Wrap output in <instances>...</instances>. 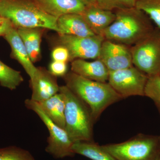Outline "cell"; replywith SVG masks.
Wrapping results in <instances>:
<instances>
[{
  "mask_svg": "<svg viewBox=\"0 0 160 160\" xmlns=\"http://www.w3.org/2000/svg\"><path fill=\"white\" fill-rule=\"evenodd\" d=\"M0 17H1V15H0Z\"/></svg>",
  "mask_w": 160,
  "mask_h": 160,
  "instance_id": "cell-32",
  "label": "cell"
},
{
  "mask_svg": "<svg viewBox=\"0 0 160 160\" xmlns=\"http://www.w3.org/2000/svg\"><path fill=\"white\" fill-rule=\"evenodd\" d=\"M105 40L104 36L98 35L87 37L59 35L58 38L60 45L69 51V61L71 62L78 59H97Z\"/></svg>",
  "mask_w": 160,
  "mask_h": 160,
  "instance_id": "cell-9",
  "label": "cell"
},
{
  "mask_svg": "<svg viewBox=\"0 0 160 160\" xmlns=\"http://www.w3.org/2000/svg\"><path fill=\"white\" fill-rule=\"evenodd\" d=\"M65 97V130L73 143L93 142L95 122L88 106L66 86H60Z\"/></svg>",
  "mask_w": 160,
  "mask_h": 160,
  "instance_id": "cell-4",
  "label": "cell"
},
{
  "mask_svg": "<svg viewBox=\"0 0 160 160\" xmlns=\"http://www.w3.org/2000/svg\"><path fill=\"white\" fill-rule=\"evenodd\" d=\"M117 160H157L159 136L139 134L126 142L102 146Z\"/></svg>",
  "mask_w": 160,
  "mask_h": 160,
  "instance_id": "cell-5",
  "label": "cell"
},
{
  "mask_svg": "<svg viewBox=\"0 0 160 160\" xmlns=\"http://www.w3.org/2000/svg\"><path fill=\"white\" fill-rule=\"evenodd\" d=\"M149 76L133 66L109 72L108 83L122 99L131 96H145Z\"/></svg>",
  "mask_w": 160,
  "mask_h": 160,
  "instance_id": "cell-8",
  "label": "cell"
},
{
  "mask_svg": "<svg viewBox=\"0 0 160 160\" xmlns=\"http://www.w3.org/2000/svg\"><path fill=\"white\" fill-rule=\"evenodd\" d=\"M52 58L53 61L67 62L69 61V51L66 47L60 45L55 48L52 50Z\"/></svg>",
  "mask_w": 160,
  "mask_h": 160,
  "instance_id": "cell-26",
  "label": "cell"
},
{
  "mask_svg": "<svg viewBox=\"0 0 160 160\" xmlns=\"http://www.w3.org/2000/svg\"><path fill=\"white\" fill-rule=\"evenodd\" d=\"M86 6L96 5V0H82Z\"/></svg>",
  "mask_w": 160,
  "mask_h": 160,
  "instance_id": "cell-28",
  "label": "cell"
},
{
  "mask_svg": "<svg viewBox=\"0 0 160 160\" xmlns=\"http://www.w3.org/2000/svg\"><path fill=\"white\" fill-rule=\"evenodd\" d=\"M59 35L87 37L95 35L80 14L64 15L58 18Z\"/></svg>",
  "mask_w": 160,
  "mask_h": 160,
  "instance_id": "cell-16",
  "label": "cell"
},
{
  "mask_svg": "<svg viewBox=\"0 0 160 160\" xmlns=\"http://www.w3.org/2000/svg\"><path fill=\"white\" fill-rule=\"evenodd\" d=\"M67 64L65 62L53 61L49 65V71L56 77H64L67 73Z\"/></svg>",
  "mask_w": 160,
  "mask_h": 160,
  "instance_id": "cell-25",
  "label": "cell"
},
{
  "mask_svg": "<svg viewBox=\"0 0 160 160\" xmlns=\"http://www.w3.org/2000/svg\"><path fill=\"white\" fill-rule=\"evenodd\" d=\"M132 64L149 77L160 73V32L154 30L131 48Z\"/></svg>",
  "mask_w": 160,
  "mask_h": 160,
  "instance_id": "cell-6",
  "label": "cell"
},
{
  "mask_svg": "<svg viewBox=\"0 0 160 160\" xmlns=\"http://www.w3.org/2000/svg\"><path fill=\"white\" fill-rule=\"evenodd\" d=\"M41 28H18L17 31L32 62H36L41 57Z\"/></svg>",
  "mask_w": 160,
  "mask_h": 160,
  "instance_id": "cell-18",
  "label": "cell"
},
{
  "mask_svg": "<svg viewBox=\"0 0 160 160\" xmlns=\"http://www.w3.org/2000/svg\"><path fill=\"white\" fill-rule=\"evenodd\" d=\"M135 7L147 14L160 30V0H136Z\"/></svg>",
  "mask_w": 160,
  "mask_h": 160,
  "instance_id": "cell-21",
  "label": "cell"
},
{
  "mask_svg": "<svg viewBox=\"0 0 160 160\" xmlns=\"http://www.w3.org/2000/svg\"><path fill=\"white\" fill-rule=\"evenodd\" d=\"M13 26L8 19L0 17V36H4L7 31Z\"/></svg>",
  "mask_w": 160,
  "mask_h": 160,
  "instance_id": "cell-27",
  "label": "cell"
},
{
  "mask_svg": "<svg viewBox=\"0 0 160 160\" xmlns=\"http://www.w3.org/2000/svg\"><path fill=\"white\" fill-rule=\"evenodd\" d=\"M136 0H96L97 6L106 10L112 11L135 7Z\"/></svg>",
  "mask_w": 160,
  "mask_h": 160,
  "instance_id": "cell-23",
  "label": "cell"
},
{
  "mask_svg": "<svg viewBox=\"0 0 160 160\" xmlns=\"http://www.w3.org/2000/svg\"><path fill=\"white\" fill-rule=\"evenodd\" d=\"M0 15L16 29H48L58 33L57 18L43 11L32 0H0Z\"/></svg>",
  "mask_w": 160,
  "mask_h": 160,
  "instance_id": "cell-3",
  "label": "cell"
},
{
  "mask_svg": "<svg viewBox=\"0 0 160 160\" xmlns=\"http://www.w3.org/2000/svg\"><path fill=\"white\" fill-rule=\"evenodd\" d=\"M24 81L20 72L15 70L0 61V85L14 90Z\"/></svg>",
  "mask_w": 160,
  "mask_h": 160,
  "instance_id": "cell-20",
  "label": "cell"
},
{
  "mask_svg": "<svg viewBox=\"0 0 160 160\" xmlns=\"http://www.w3.org/2000/svg\"><path fill=\"white\" fill-rule=\"evenodd\" d=\"M156 106H157L158 109L159 110L160 112V104H156ZM159 142H160V136H159Z\"/></svg>",
  "mask_w": 160,
  "mask_h": 160,
  "instance_id": "cell-29",
  "label": "cell"
},
{
  "mask_svg": "<svg viewBox=\"0 0 160 160\" xmlns=\"http://www.w3.org/2000/svg\"><path fill=\"white\" fill-rule=\"evenodd\" d=\"M115 14V20L103 33L106 40L133 46L154 30L145 13L136 7L118 10Z\"/></svg>",
  "mask_w": 160,
  "mask_h": 160,
  "instance_id": "cell-2",
  "label": "cell"
},
{
  "mask_svg": "<svg viewBox=\"0 0 160 160\" xmlns=\"http://www.w3.org/2000/svg\"><path fill=\"white\" fill-rule=\"evenodd\" d=\"M38 103L55 124L65 129L66 102L65 97L62 92H59L51 98Z\"/></svg>",
  "mask_w": 160,
  "mask_h": 160,
  "instance_id": "cell-17",
  "label": "cell"
},
{
  "mask_svg": "<svg viewBox=\"0 0 160 160\" xmlns=\"http://www.w3.org/2000/svg\"><path fill=\"white\" fill-rule=\"evenodd\" d=\"M157 160H160V158H159Z\"/></svg>",
  "mask_w": 160,
  "mask_h": 160,
  "instance_id": "cell-30",
  "label": "cell"
},
{
  "mask_svg": "<svg viewBox=\"0 0 160 160\" xmlns=\"http://www.w3.org/2000/svg\"><path fill=\"white\" fill-rule=\"evenodd\" d=\"M41 9L58 18L64 15L82 14L86 5L82 0H32Z\"/></svg>",
  "mask_w": 160,
  "mask_h": 160,
  "instance_id": "cell-13",
  "label": "cell"
},
{
  "mask_svg": "<svg viewBox=\"0 0 160 160\" xmlns=\"http://www.w3.org/2000/svg\"><path fill=\"white\" fill-rule=\"evenodd\" d=\"M72 72L92 81L106 82L109 72L102 61L97 59L92 62L78 59L72 62Z\"/></svg>",
  "mask_w": 160,
  "mask_h": 160,
  "instance_id": "cell-15",
  "label": "cell"
},
{
  "mask_svg": "<svg viewBox=\"0 0 160 160\" xmlns=\"http://www.w3.org/2000/svg\"><path fill=\"white\" fill-rule=\"evenodd\" d=\"M25 105L26 108L34 112L38 116L49 131L46 152L56 158L74 156L75 153L72 150L73 142L66 130L55 124L37 102L28 99L25 101Z\"/></svg>",
  "mask_w": 160,
  "mask_h": 160,
  "instance_id": "cell-7",
  "label": "cell"
},
{
  "mask_svg": "<svg viewBox=\"0 0 160 160\" xmlns=\"http://www.w3.org/2000/svg\"><path fill=\"white\" fill-rule=\"evenodd\" d=\"M64 78L66 86L89 107L95 123L106 108L122 99L108 83L87 79L72 71Z\"/></svg>",
  "mask_w": 160,
  "mask_h": 160,
  "instance_id": "cell-1",
  "label": "cell"
},
{
  "mask_svg": "<svg viewBox=\"0 0 160 160\" xmlns=\"http://www.w3.org/2000/svg\"><path fill=\"white\" fill-rule=\"evenodd\" d=\"M81 15L93 33L102 36L116 17L112 11L102 9L96 5L86 6Z\"/></svg>",
  "mask_w": 160,
  "mask_h": 160,
  "instance_id": "cell-14",
  "label": "cell"
},
{
  "mask_svg": "<svg viewBox=\"0 0 160 160\" xmlns=\"http://www.w3.org/2000/svg\"><path fill=\"white\" fill-rule=\"evenodd\" d=\"M72 150L75 154L81 155L91 160H117L109 152L93 142L73 143Z\"/></svg>",
  "mask_w": 160,
  "mask_h": 160,
  "instance_id": "cell-19",
  "label": "cell"
},
{
  "mask_svg": "<svg viewBox=\"0 0 160 160\" xmlns=\"http://www.w3.org/2000/svg\"><path fill=\"white\" fill-rule=\"evenodd\" d=\"M98 59L109 72L129 68L133 65L131 52L126 46L106 39L102 44Z\"/></svg>",
  "mask_w": 160,
  "mask_h": 160,
  "instance_id": "cell-10",
  "label": "cell"
},
{
  "mask_svg": "<svg viewBox=\"0 0 160 160\" xmlns=\"http://www.w3.org/2000/svg\"><path fill=\"white\" fill-rule=\"evenodd\" d=\"M30 85L31 99L37 102L47 99L59 91L56 77L43 68H38L34 76L30 79Z\"/></svg>",
  "mask_w": 160,
  "mask_h": 160,
  "instance_id": "cell-11",
  "label": "cell"
},
{
  "mask_svg": "<svg viewBox=\"0 0 160 160\" xmlns=\"http://www.w3.org/2000/svg\"><path fill=\"white\" fill-rule=\"evenodd\" d=\"M0 160H35L27 150L18 148L9 147L0 149Z\"/></svg>",
  "mask_w": 160,
  "mask_h": 160,
  "instance_id": "cell-22",
  "label": "cell"
},
{
  "mask_svg": "<svg viewBox=\"0 0 160 160\" xmlns=\"http://www.w3.org/2000/svg\"><path fill=\"white\" fill-rule=\"evenodd\" d=\"M4 37L11 47L12 56L22 66L30 79H32L37 71L38 68L34 66L30 59L17 29L12 26L7 31Z\"/></svg>",
  "mask_w": 160,
  "mask_h": 160,
  "instance_id": "cell-12",
  "label": "cell"
},
{
  "mask_svg": "<svg viewBox=\"0 0 160 160\" xmlns=\"http://www.w3.org/2000/svg\"><path fill=\"white\" fill-rule=\"evenodd\" d=\"M159 76H160V74H159Z\"/></svg>",
  "mask_w": 160,
  "mask_h": 160,
  "instance_id": "cell-31",
  "label": "cell"
},
{
  "mask_svg": "<svg viewBox=\"0 0 160 160\" xmlns=\"http://www.w3.org/2000/svg\"><path fill=\"white\" fill-rule=\"evenodd\" d=\"M145 96L151 99L156 104H160V76L149 77L145 89Z\"/></svg>",
  "mask_w": 160,
  "mask_h": 160,
  "instance_id": "cell-24",
  "label": "cell"
}]
</instances>
